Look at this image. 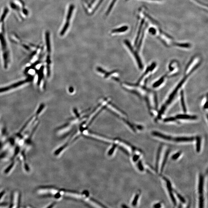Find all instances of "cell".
I'll return each instance as SVG.
<instances>
[{"instance_id":"6da1fadb","label":"cell","mask_w":208,"mask_h":208,"mask_svg":"<svg viewBox=\"0 0 208 208\" xmlns=\"http://www.w3.org/2000/svg\"><path fill=\"white\" fill-rule=\"evenodd\" d=\"M10 12L9 8L5 7L0 13V54L5 69L9 67L12 61L11 51L6 29V21Z\"/></svg>"},{"instance_id":"7a4b0ae2","label":"cell","mask_w":208,"mask_h":208,"mask_svg":"<svg viewBox=\"0 0 208 208\" xmlns=\"http://www.w3.org/2000/svg\"><path fill=\"white\" fill-rule=\"evenodd\" d=\"M10 8L20 21L26 20L29 16V11L23 0H10Z\"/></svg>"},{"instance_id":"3957f363","label":"cell","mask_w":208,"mask_h":208,"mask_svg":"<svg viewBox=\"0 0 208 208\" xmlns=\"http://www.w3.org/2000/svg\"><path fill=\"white\" fill-rule=\"evenodd\" d=\"M32 79V78L31 77H29V78H26L24 80L20 81L17 82L12 84L10 85L6 86V87L1 88H0V94L8 92L11 90H13L14 89L15 90L20 87L30 83V81H31Z\"/></svg>"},{"instance_id":"277c9868","label":"cell","mask_w":208,"mask_h":208,"mask_svg":"<svg viewBox=\"0 0 208 208\" xmlns=\"http://www.w3.org/2000/svg\"><path fill=\"white\" fill-rule=\"evenodd\" d=\"M21 195L18 191H15L12 195L10 207H19L20 203Z\"/></svg>"},{"instance_id":"5b68a950","label":"cell","mask_w":208,"mask_h":208,"mask_svg":"<svg viewBox=\"0 0 208 208\" xmlns=\"http://www.w3.org/2000/svg\"><path fill=\"white\" fill-rule=\"evenodd\" d=\"M163 179L166 182V188L167 190H168L169 195L170 198L172 200V202L174 206L176 205V199L174 197V193H173V189L172 187V183L168 179L166 178L165 176H163Z\"/></svg>"},{"instance_id":"8992f818","label":"cell","mask_w":208,"mask_h":208,"mask_svg":"<svg viewBox=\"0 0 208 208\" xmlns=\"http://www.w3.org/2000/svg\"><path fill=\"white\" fill-rule=\"evenodd\" d=\"M203 188H204V176L200 174L199 176L198 184V191L199 196H203Z\"/></svg>"},{"instance_id":"52a82bcc","label":"cell","mask_w":208,"mask_h":208,"mask_svg":"<svg viewBox=\"0 0 208 208\" xmlns=\"http://www.w3.org/2000/svg\"><path fill=\"white\" fill-rule=\"evenodd\" d=\"M195 140L193 137H180L173 138L172 141L177 143L192 142Z\"/></svg>"},{"instance_id":"ba28073f","label":"cell","mask_w":208,"mask_h":208,"mask_svg":"<svg viewBox=\"0 0 208 208\" xmlns=\"http://www.w3.org/2000/svg\"><path fill=\"white\" fill-rule=\"evenodd\" d=\"M125 43H126V45L128 47L129 50H130L131 52L133 54H134V55L136 59L137 60V62H138V66H139V67H140V69H142L143 65L142 63H141V60H140V57H139V56H138V54H137V52H135V51H133V48L132 47V46H131L129 41H125Z\"/></svg>"},{"instance_id":"9c48e42d","label":"cell","mask_w":208,"mask_h":208,"mask_svg":"<svg viewBox=\"0 0 208 208\" xmlns=\"http://www.w3.org/2000/svg\"><path fill=\"white\" fill-rule=\"evenodd\" d=\"M152 135L155 137H157L158 138L163 139V140H166V141H172L173 137L171 136L167 135H164L159 132L155 131H153L152 132Z\"/></svg>"},{"instance_id":"30bf717a","label":"cell","mask_w":208,"mask_h":208,"mask_svg":"<svg viewBox=\"0 0 208 208\" xmlns=\"http://www.w3.org/2000/svg\"><path fill=\"white\" fill-rule=\"evenodd\" d=\"M163 146L162 145L160 146L158 148V150L157 152L156 158L155 162V169L156 172L158 171V165L159 162L161 152Z\"/></svg>"},{"instance_id":"8fae6325","label":"cell","mask_w":208,"mask_h":208,"mask_svg":"<svg viewBox=\"0 0 208 208\" xmlns=\"http://www.w3.org/2000/svg\"><path fill=\"white\" fill-rule=\"evenodd\" d=\"M170 150V149H168L167 151H166L165 155H164V158L162 162V166H161L160 169L161 173H162L164 170V167L166 165V162H167L168 158L169 155Z\"/></svg>"},{"instance_id":"7c38bea8","label":"cell","mask_w":208,"mask_h":208,"mask_svg":"<svg viewBox=\"0 0 208 208\" xmlns=\"http://www.w3.org/2000/svg\"><path fill=\"white\" fill-rule=\"evenodd\" d=\"M197 118L196 116H191L187 115H179L176 116V119L181 120H193L196 119Z\"/></svg>"},{"instance_id":"4fadbf2b","label":"cell","mask_w":208,"mask_h":208,"mask_svg":"<svg viewBox=\"0 0 208 208\" xmlns=\"http://www.w3.org/2000/svg\"><path fill=\"white\" fill-rule=\"evenodd\" d=\"M196 140V150L197 153H199L201 150V138L200 136H197L195 138Z\"/></svg>"},{"instance_id":"5bb4252c","label":"cell","mask_w":208,"mask_h":208,"mask_svg":"<svg viewBox=\"0 0 208 208\" xmlns=\"http://www.w3.org/2000/svg\"><path fill=\"white\" fill-rule=\"evenodd\" d=\"M74 8H75V6H74V5L73 4H71L69 6L68 13H67V17H66V22H69L71 18L72 15L73 11L74 10Z\"/></svg>"},{"instance_id":"9a60e30c","label":"cell","mask_w":208,"mask_h":208,"mask_svg":"<svg viewBox=\"0 0 208 208\" xmlns=\"http://www.w3.org/2000/svg\"><path fill=\"white\" fill-rule=\"evenodd\" d=\"M16 164V161L13 160V161L11 163L9 166H7L6 168L4 170V173L5 174H8L9 173H10L14 168L15 167Z\"/></svg>"},{"instance_id":"2e32d148","label":"cell","mask_w":208,"mask_h":208,"mask_svg":"<svg viewBox=\"0 0 208 208\" xmlns=\"http://www.w3.org/2000/svg\"><path fill=\"white\" fill-rule=\"evenodd\" d=\"M140 192H138L135 195V197L134 198L132 202V205L134 207H135L137 205L138 203V200H139V197H140Z\"/></svg>"},{"instance_id":"e0dca14e","label":"cell","mask_w":208,"mask_h":208,"mask_svg":"<svg viewBox=\"0 0 208 208\" xmlns=\"http://www.w3.org/2000/svg\"><path fill=\"white\" fill-rule=\"evenodd\" d=\"M184 94L183 91L182 90L181 92V103L183 111L185 112H186V108L184 101Z\"/></svg>"},{"instance_id":"ac0fdd59","label":"cell","mask_w":208,"mask_h":208,"mask_svg":"<svg viewBox=\"0 0 208 208\" xmlns=\"http://www.w3.org/2000/svg\"><path fill=\"white\" fill-rule=\"evenodd\" d=\"M128 27L127 26H123L121 28L115 29L112 30V33H117V32H125L128 29Z\"/></svg>"},{"instance_id":"d6986e66","label":"cell","mask_w":208,"mask_h":208,"mask_svg":"<svg viewBox=\"0 0 208 208\" xmlns=\"http://www.w3.org/2000/svg\"><path fill=\"white\" fill-rule=\"evenodd\" d=\"M137 167L140 172H143L144 170V168L141 160H139L137 162Z\"/></svg>"},{"instance_id":"ffe728a7","label":"cell","mask_w":208,"mask_h":208,"mask_svg":"<svg viewBox=\"0 0 208 208\" xmlns=\"http://www.w3.org/2000/svg\"><path fill=\"white\" fill-rule=\"evenodd\" d=\"M69 22H66L65 23V25L63 28L62 29L61 31L60 32V35L61 36H63L66 32V31H67V29H68L69 27Z\"/></svg>"},{"instance_id":"44dd1931","label":"cell","mask_w":208,"mask_h":208,"mask_svg":"<svg viewBox=\"0 0 208 208\" xmlns=\"http://www.w3.org/2000/svg\"><path fill=\"white\" fill-rule=\"evenodd\" d=\"M181 151H179V152H176V153L173 155L171 157L172 159L173 160H177L179 158L181 155Z\"/></svg>"},{"instance_id":"7402d4cb","label":"cell","mask_w":208,"mask_h":208,"mask_svg":"<svg viewBox=\"0 0 208 208\" xmlns=\"http://www.w3.org/2000/svg\"><path fill=\"white\" fill-rule=\"evenodd\" d=\"M164 79H165V77H163L161 78L159 80L156 82L153 85V87H157L160 85L161 84L163 83V81H164Z\"/></svg>"},{"instance_id":"603a6c76","label":"cell","mask_w":208,"mask_h":208,"mask_svg":"<svg viewBox=\"0 0 208 208\" xmlns=\"http://www.w3.org/2000/svg\"><path fill=\"white\" fill-rule=\"evenodd\" d=\"M116 1H117V0H113L112 3H111L109 7H108L107 11L106 13V15H108L110 13V12L111 10H112V9L113 8V6H114V4H115V2H116Z\"/></svg>"},{"instance_id":"cb8c5ba5","label":"cell","mask_w":208,"mask_h":208,"mask_svg":"<svg viewBox=\"0 0 208 208\" xmlns=\"http://www.w3.org/2000/svg\"><path fill=\"white\" fill-rule=\"evenodd\" d=\"M175 193L176 194V195L177 196L178 199L180 200V201H181V202L182 203H186V200H185L184 198L180 194L176 192V191H175Z\"/></svg>"},{"instance_id":"d4e9b609","label":"cell","mask_w":208,"mask_h":208,"mask_svg":"<svg viewBox=\"0 0 208 208\" xmlns=\"http://www.w3.org/2000/svg\"><path fill=\"white\" fill-rule=\"evenodd\" d=\"M140 155L138 154H135L132 157V160L134 162H137L139 160V159L140 158Z\"/></svg>"},{"instance_id":"484cf974","label":"cell","mask_w":208,"mask_h":208,"mask_svg":"<svg viewBox=\"0 0 208 208\" xmlns=\"http://www.w3.org/2000/svg\"><path fill=\"white\" fill-rule=\"evenodd\" d=\"M164 121L165 122H168L176 121V118H174L170 117L165 119L164 120Z\"/></svg>"},{"instance_id":"4316f807","label":"cell","mask_w":208,"mask_h":208,"mask_svg":"<svg viewBox=\"0 0 208 208\" xmlns=\"http://www.w3.org/2000/svg\"><path fill=\"white\" fill-rule=\"evenodd\" d=\"M5 193H6V191H5V190H3V191L0 192V200H1L2 198L4 196Z\"/></svg>"},{"instance_id":"83f0119b","label":"cell","mask_w":208,"mask_h":208,"mask_svg":"<svg viewBox=\"0 0 208 208\" xmlns=\"http://www.w3.org/2000/svg\"><path fill=\"white\" fill-rule=\"evenodd\" d=\"M162 203H155L153 205V207L155 208H159L162 207Z\"/></svg>"},{"instance_id":"f1b7e54d","label":"cell","mask_w":208,"mask_h":208,"mask_svg":"<svg viewBox=\"0 0 208 208\" xmlns=\"http://www.w3.org/2000/svg\"><path fill=\"white\" fill-rule=\"evenodd\" d=\"M103 0H100V1H99L98 3V5H97V6H96V7L95 9H96L97 8H98V7H99V5H100V4L102 3V1H103Z\"/></svg>"},{"instance_id":"f546056e","label":"cell","mask_w":208,"mask_h":208,"mask_svg":"<svg viewBox=\"0 0 208 208\" xmlns=\"http://www.w3.org/2000/svg\"><path fill=\"white\" fill-rule=\"evenodd\" d=\"M84 1H86V2H87V1H86V0H84Z\"/></svg>"}]
</instances>
